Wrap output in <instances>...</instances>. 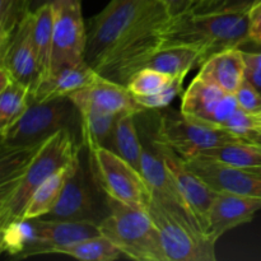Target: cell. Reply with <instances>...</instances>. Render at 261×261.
I'll use <instances>...</instances> for the list:
<instances>
[{"mask_svg":"<svg viewBox=\"0 0 261 261\" xmlns=\"http://www.w3.org/2000/svg\"><path fill=\"white\" fill-rule=\"evenodd\" d=\"M250 41V9L194 12L171 17L162 31V46L200 48L203 63L213 54ZM201 63V64H203Z\"/></svg>","mask_w":261,"mask_h":261,"instance_id":"cell-1","label":"cell"},{"mask_svg":"<svg viewBox=\"0 0 261 261\" xmlns=\"http://www.w3.org/2000/svg\"><path fill=\"white\" fill-rule=\"evenodd\" d=\"M171 15L160 0H152L142 17L93 66L105 78L126 86L149 54L162 46V31Z\"/></svg>","mask_w":261,"mask_h":261,"instance_id":"cell-2","label":"cell"},{"mask_svg":"<svg viewBox=\"0 0 261 261\" xmlns=\"http://www.w3.org/2000/svg\"><path fill=\"white\" fill-rule=\"evenodd\" d=\"M109 214L99 233L114 242L125 256L138 261H167L157 226L145 208L107 198Z\"/></svg>","mask_w":261,"mask_h":261,"instance_id":"cell-3","label":"cell"},{"mask_svg":"<svg viewBox=\"0 0 261 261\" xmlns=\"http://www.w3.org/2000/svg\"><path fill=\"white\" fill-rule=\"evenodd\" d=\"M82 145L76 142L71 127H64L40 145L28 165L17 190L0 214V226L22 219L28 201L41 184L81 154Z\"/></svg>","mask_w":261,"mask_h":261,"instance_id":"cell-4","label":"cell"},{"mask_svg":"<svg viewBox=\"0 0 261 261\" xmlns=\"http://www.w3.org/2000/svg\"><path fill=\"white\" fill-rule=\"evenodd\" d=\"M83 142L88 148L89 165L96 182L107 198L145 208L150 191L142 173L92 138L83 137Z\"/></svg>","mask_w":261,"mask_h":261,"instance_id":"cell-5","label":"cell"},{"mask_svg":"<svg viewBox=\"0 0 261 261\" xmlns=\"http://www.w3.org/2000/svg\"><path fill=\"white\" fill-rule=\"evenodd\" d=\"M145 211L157 226L167 261H216V244L200 227L163 208L150 196Z\"/></svg>","mask_w":261,"mask_h":261,"instance_id":"cell-6","label":"cell"},{"mask_svg":"<svg viewBox=\"0 0 261 261\" xmlns=\"http://www.w3.org/2000/svg\"><path fill=\"white\" fill-rule=\"evenodd\" d=\"M76 107L68 97L45 102H30L24 114L2 137L8 148H35L64 127H71Z\"/></svg>","mask_w":261,"mask_h":261,"instance_id":"cell-7","label":"cell"},{"mask_svg":"<svg viewBox=\"0 0 261 261\" xmlns=\"http://www.w3.org/2000/svg\"><path fill=\"white\" fill-rule=\"evenodd\" d=\"M157 133L185 161L199 157L227 142L241 139L223 127L199 121L181 111H168L161 115Z\"/></svg>","mask_w":261,"mask_h":261,"instance_id":"cell-8","label":"cell"},{"mask_svg":"<svg viewBox=\"0 0 261 261\" xmlns=\"http://www.w3.org/2000/svg\"><path fill=\"white\" fill-rule=\"evenodd\" d=\"M152 0H111L89 20L86 61L94 66L139 19Z\"/></svg>","mask_w":261,"mask_h":261,"instance_id":"cell-9","label":"cell"},{"mask_svg":"<svg viewBox=\"0 0 261 261\" xmlns=\"http://www.w3.org/2000/svg\"><path fill=\"white\" fill-rule=\"evenodd\" d=\"M54 8L55 20L50 73L86 61L88 41L81 0H56Z\"/></svg>","mask_w":261,"mask_h":261,"instance_id":"cell-10","label":"cell"},{"mask_svg":"<svg viewBox=\"0 0 261 261\" xmlns=\"http://www.w3.org/2000/svg\"><path fill=\"white\" fill-rule=\"evenodd\" d=\"M150 145L153 150L162 158L166 168L182 194L191 213L200 224L201 229L206 233L209 211L217 195V191L206 185L198 175H195L186 166L184 158L180 157L158 133L152 137Z\"/></svg>","mask_w":261,"mask_h":261,"instance_id":"cell-11","label":"cell"},{"mask_svg":"<svg viewBox=\"0 0 261 261\" xmlns=\"http://www.w3.org/2000/svg\"><path fill=\"white\" fill-rule=\"evenodd\" d=\"M239 109L233 93L223 91L196 75L184 93L180 111L199 121L223 127Z\"/></svg>","mask_w":261,"mask_h":261,"instance_id":"cell-12","label":"cell"},{"mask_svg":"<svg viewBox=\"0 0 261 261\" xmlns=\"http://www.w3.org/2000/svg\"><path fill=\"white\" fill-rule=\"evenodd\" d=\"M107 214L109 212L103 213L99 209L98 201L87 180L81 163L78 170L66 182L58 204L43 218L58 219V221L89 222L98 226Z\"/></svg>","mask_w":261,"mask_h":261,"instance_id":"cell-13","label":"cell"},{"mask_svg":"<svg viewBox=\"0 0 261 261\" xmlns=\"http://www.w3.org/2000/svg\"><path fill=\"white\" fill-rule=\"evenodd\" d=\"M185 163L213 190L261 199V177L252 171L206 158H193Z\"/></svg>","mask_w":261,"mask_h":261,"instance_id":"cell-14","label":"cell"},{"mask_svg":"<svg viewBox=\"0 0 261 261\" xmlns=\"http://www.w3.org/2000/svg\"><path fill=\"white\" fill-rule=\"evenodd\" d=\"M76 110L94 109L109 114L134 112L142 114L145 111L137 102L126 86L105 78L101 74L88 86L78 89L68 97Z\"/></svg>","mask_w":261,"mask_h":261,"instance_id":"cell-15","label":"cell"},{"mask_svg":"<svg viewBox=\"0 0 261 261\" xmlns=\"http://www.w3.org/2000/svg\"><path fill=\"white\" fill-rule=\"evenodd\" d=\"M140 173L149 188L150 196L157 203H160L163 208H166L171 213L177 214L200 227L194 214L191 213L189 205L186 204L182 194L178 190L177 185L171 177L162 158L154 150L148 149L144 145H143Z\"/></svg>","mask_w":261,"mask_h":261,"instance_id":"cell-16","label":"cell"},{"mask_svg":"<svg viewBox=\"0 0 261 261\" xmlns=\"http://www.w3.org/2000/svg\"><path fill=\"white\" fill-rule=\"evenodd\" d=\"M32 12L14 28L5 53L3 65L9 70L13 79L30 89L36 88L41 79L37 54L32 37Z\"/></svg>","mask_w":261,"mask_h":261,"instance_id":"cell-17","label":"cell"},{"mask_svg":"<svg viewBox=\"0 0 261 261\" xmlns=\"http://www.w3.org/2000/svg\"><path fill=\"white\" fill-rule=\"evenodd\" d=\"M259 211L261 199L217 191L209 211L206 234L217 242L231 229L251 222Z\"/></svg>","mask_w":261,"mask_h":261,"instance_id":"cell-18","label":"cell"},{"mask_svg":"<svg viewBox=\"0 0 261 261\" xmlns=\"http://www.w3.org/2000/svg\"><path fill=\"white\" fill-rule=\"evenodd\" d=\"M35 228V247L32 255L51 254L56 247L82 241L99 233L98 226L89 222L58 221L48 218L31 219Z\"/></svg>","mask_w":261,"mask_h":261,"instance_id":"cell-19","label":"cell"},{"mask_svg":"<svg viewBox=\"0 0 261 261\" xmlns=\"http://www.w3.org/2000/svg\"><path fill=\"white\" fill-rule=\"evenodd\" d=\"M98 73L87 61L64 66L41 79L30 93V102H45L50 99L69 97L78 89L91 84Z\"/></svg>","mask_w":261,"mask_h":261,"instance_id":"cell-20","label":"cell"},{"mask_svg":"<svg viewBox=\"0 0 261 261\" xmlns=\"http://www.w3.org/2000/svg\"><path fill=\"white\" fill-rule=\"evenodd\" d=\"M246 74L244 51L239 47L226 48L213 54L200 65L198 75L204 81L233 93L240 88Z\"/></svg>","mask_w":261,"mask_h":261,"instance_id":"cell-21","label":"cell"},{"mask_svg":"<svg viewBox=\"0 0 261 261\" xmlns=\"http://www.w3.org/2000/svg\"><path fill=\"white\" fill-rule=\"evenodd\" d=\"M203 63V51L191 46H161L140 63L138 70L150 68L171 76L188 75L195 65ZM137 70V71H138Z\"/></svg>","mask_w":261,"mask_h":261,"instance_id":"cell-22","label":"cell"},{"mask_svg":"<svg viewBox=\"0 0 261 261\" xmlns=\"http://www.w3.org/2000/svg\"><path fill=\"white\" fill-rule=\"evenodd\" d=\"M79 166H81V157H76L70 163L60 168L58 172L51 175L47 180L43 181L28 201L22 219L41 218L50 213L54 206L58 204L66 182L78 170Z\"/></svg>","mask_w":261,"mask_h":261,"instance_id":"cell-23","label":"cell"},{"mask_svg":"<svg viewBox=\"0 0 261 261\" xmlns=\"http://www.w3.org/2000/svg\"><path fill=\"white\" fill-rule=\"evenodd\" d=\"M40 147L0 149V214L17 190L28 165Z\"/></svg>","mask_w":261,"mask_h":261,"instance_id":"cell-24","label":"cell"},{"mask_svg":"<svg viewBox=\"0 0 261 261\" xmlns=\"http://www.w3.org/2000/svg\"><path fill=\"white\" fill-rule=\"evenodd\" d=\"M135 115L134 112H124L117 116L114 132L106 147L140 172L143 144L135 125Z\"/></svg>","mask_w":261,"mask_h":261,"instance_id":"cell-25","label":"cell"},{"mask_svg":"<svg viewBox=\"0 0 261 261\" xmlns=\"http://www.w3.org/2000/svg\"><path fill=\"white\" fill-rule=\"evenodd\" d=\"M196 158H206L232 167L251 170L261 167V144L241 138L212 148Z\"/></svg>","mask_w":261,"mask_h":261,"instance_id":"cell-26","label":"cell"},{"mask_svg":"<svg viewBox=\"0 0 261 261\" xmlns=\"http://www.w3.org/2000/svg\"><path fill=\"white\" fill-rule=\"evenodd\" d=\"M32 20L33 43H35L36 54H37L41 79H43L50 73L51 50H53L54 40V20H55L54 4L42 5V7L33 10Z\"/></svg>","mask_w":261,"mask_h":261,"instance_id":"cell-27","label":"cell"},{"mask_svg":"<svg viewBox=\"0 0 261 261\" xmlns=\"http://www.w3.org/2000/svg\"><path fill=\"white\" fill-rule=\"evenodd\" d=\"M51 254L66 255L82 261H114L124 255L121 250L103 234H97L74 244L56 247Z\"/></svg>","mask_w":261,"mask_h":261,"instance_id":"cell-28","label":"cell"},{"mask_svg":"<svg viewBox=\"0 0 261 261\" xmlns=\"http://www.w3.org/2000/svg\"><path fill=\"white\" fill-rule=\"evenodd\" d=\"M30 89L13 81V83L0 94V137L19 120L27 110Z\"/></svg>","mask_w":261,"mask_h":261,"instance_id":"cell-29","label":"cell"},{"mask_svg":"<svg viewBox=\"0 0 261 261\" xmlns=\"http://www.w3.org/2000/svg\"><path fill=\"white\" fill-rule=\"evenodd\" d=\"M82 137H88L106 147L114 132L119 115L102 112L94 109L79 110Z\"/></svg>","mask_w":261,"mask_h":261,"instance_id":"cell-30","label":"cell"},{"mask_svg":"<svg viewBox=\"0 0 261 261\" xmlns=\"http://www.w3.org/2000/svg\"><path fill=\"white\" fill-rule=\"evenodd\" d=\"M172 76L150 68H143L135 71L127 81L126 87L133 96H149L162 91Z\"/></svg>","mask_w":261,"mask_h":261,"instance_id":"cell-31","label":"cell"},{"mask_svg":"<svg viewBox=\"0 0 261 261\" xmlns=\"http://www.w3.org/2000/svg\"><path fill=\"white\" fill-rule=\"evenodd\" d=\"M186 75H176L172 76L170 83L162 89V91L157 92L154 94H149V96H134L138 103L143 107L144 110H161L167 107L176 97L180 94L182 91L184 79Z\"/></svg>","mask_w":261,"mask_h":261,"instance_id":"cell-32","label":"cell"},{"mask_svg":"<svg viewBox=\"0 0 261 261\" xmlns=\"http://www.w3.org/2000/svg\"><path fill=\"white\" fill-rule=\"evenodd\" d=\"M31 13V0H0V23L8 30L14 28Z\"/></svg>","mask_w":261,"mask_h":261,"instance_id":"cell-33","label":"cell"},{"mask_svg":"<svg viewBox=\"0 0 261 261\" xmlns=\"http://www.w3.org/2000/svg\"><path fill=\"white\" fill-rule=\"evenodd\" d=\"M240 109L252 116H261V93L245 79L240 88L234 92Z\"/></svg>","mask_w":261,"mask_h":261,"instance_id":"cell-34","label":"cell"},{"mask_svg":"<svg viewBox=\"0 0 261 261\" xmlns=\"http://www.w3.org/2000/svg\"><path fill=\"white\" fill-rule=\"evenodd\" d=\"M259 125V117L246 114L241 109H239L224 124L223 129L228 130L229 133L237 135V137L247 139V137L252 132H255Z\"/></svg>","mask_w":261,"mask_h":261,"instance_id":"cell-35","label":"cell"},{"mask_svg":"<svg viewBox=\"0 0 261 261\" xmlns=\"http://www.w3.org/2000/svg\"><path fill=\"white\" fill-rule=\"evenodd\" d=\"M250 41L257 45L261 41V0L250 8Z\"/></svg>","mask_w":261,"mask_h":261,"instance_id":"cell-36","label":"cell"},{"mask_svg":"<svg viewBox=\"0 0 261 261\" xmlns=\"http://www.w3.org/2000/svg\"><path fill=\"white\" fill-rule=\"evenodd\" d=\"M260 0H216L214 4L205 12L212 10H231V9H250Z\"/></svg>","mask_w":261,"mask_h":261,"instance_id":"cell-37","label":"cell"},{"mask_svg":"<svg viewBox=\"0 0 261 261\" xmlns=\"http://www.w3.org/2000/svg\"><path fill=\"white\" fill-rule=\"evenodd\" d=\"M160 2L165 5L166 10L171 17L184 14L193 9L194 7L193 0H160Z\"/></svg>","mask_w":261,"mask_h":261,"instance_id":"cell-38","label":"cell"},{"mask_svg":"<svg viewBox=\"0 0 261 261\" xmlns=\"http://www.w3.org/2000/svg\"><path fill=\"white\" fill-rule=\"evenodd\" d=\"M13 31L8 30L7 27L0 23V65H3V61H4L5 53H7L8 45H9L10 36H12Z\"/></svg>","mask_w":261,"mask_h":261,"instance_id":"cell-39","label":"cell"},{"mask_svg":"<svg viewBox=\"0 0 261 261\" xmlns=\"http://www.w3.org/2000/svg\"><path fill=\"white\" fill-rule=\"evenodd\" d=\"M245 78L261 93V68H246Z\"/></svg>","mask_w":261,"mask_h":261,"instance_id":"cell-40","label":"cell"},{"mask_svg":"<svg viewBox=\"0 0 261 261\" xmlns=\"http://www.w3.org/2000/svg\"><path fill=\"white\" fill-rule=\"evenodd\" d=\"M13 76L4 65H0V94L13 83Z\"/></svg>","mask_w":261,"mask_h":261,"instance_id":"cell-41","label":"cell"},{"mask_svg":"<svg viewBox=\"0 0 261 261\" xmlns=\"http://www.w3.org/2000/svg\"><path fill=\"white\" fill-rule=\"evenodd\" d=\"M56 0H31V12L46 4H54Z\"/></svg>","mask_w":261,"mask_h":261,"instance_id":"cell-42","label":"cell"},{"mask_svg":"<svg viewBox=\"0 0 261 261\" xmlns=\"http://www.w3.org/2000/svg\"><path fill=\"white\" fill-rule=\"evenodd\" d=\"M250 171H252L254 173H256V175H259L261 177V167H256V168H251Z\"/></svg>","mask_w":261,"mask_h":261,"instance_id":"cell-43","label":"cell"},{"mask_svg":"<svg viewBox=\"0 0 261 261\" xmlns=\"http://www.w3.org/2000/svg\"><path fill=\"white\" fill-rule=\"evenodd\" d=\"M255 134H256L257 138H259V139L261 140V125H260V126L256 127V130H255Z\"/></svg>","mask_w":261,"mask_h":261,"instance_id":"cell-44","label":"cell"},{"mask_svg":"<svg viewBox=\"0 0 261 261\" xmlns=\"http://www.w3.org/2000/svg\"><path fill=\"white\" fill-rule=\"evenodd\" d=\"M5 145L3 144V142H2V137H0V149H2V148H4Z\"/></svg>","mask_w":261,"mask_h":261,"instance_id":"cell-45","label":"cell"},{"mask_svg":"<svg viewBox=\"0 0 261 261\" xmlns=\"http://www.w3.org/2000/svg\"><path fill=\"white\" fill-rule=\"evenodd\" d=\"M257 117H259V122H260V125H261V116H257ZM260 125H259V126H260Z\"/></svg>","mask_w":261,"mask_h":261,"instance_id":"cell-46","label":"cell"},{"mask_svg":"<svg viewBox=\"0 0 261 261\" xmlns=\"http://www.w3.org/2000/svg\"><path fill=\"white\" fill-rule=\"evenodd\" d=\"M0 232H2V226H0ZM0 255H2V254H0Z\"/></svg>","mask_w":261,"mask_h":261,"instance_id":"cell-47","label":"cell"},{"mask_svg":"<svg viewBox=\"0 0 261 261\" xmlns=\"http://www.w3.org/2000/svg\"><path fill=\"white\" fill-rule=\"evenodd\" d=\"M193 2H194V4H195V3H196V0H193Z\"/></svg>","mask_w":261,"mask_h":261,"instance_id":"cell-48","label":"cell"},{"mask_svg":"<svg viewBox=\"0 0 261 261\" xmlns=\"http://www.w3.org/2000/svg\"><path fill=\"white\" fill-rule=\"evenodd\" d=\"M259 45H261V41H260V43H259Z\"/></svg>","mask_w":261,"mask_h":261,"instance_id":"cell-49","label":"cell"},{"mask_svg":"<svg viewBox=\"0 0 261 261\" xmlns=\"http://www.w3.org/2000/svg\"><path fill=\"white\" fill-rule=\"evenodd\" d=\"M213 4H214V3H213Z\"/></svg>","mask_w":261,"mask_h":261,"instance_id":"cell-50","label":"cell"}]
</instances>
